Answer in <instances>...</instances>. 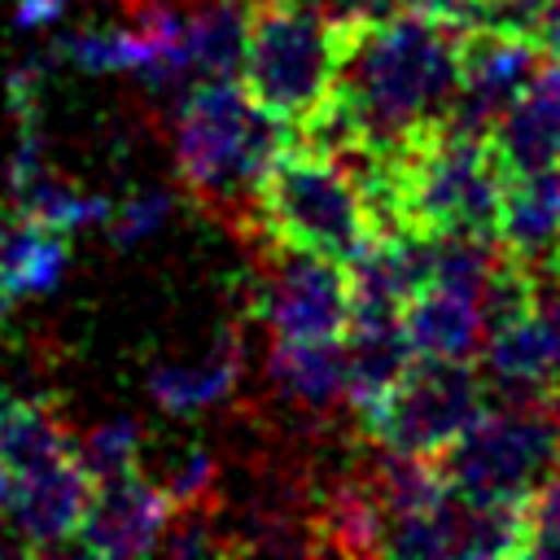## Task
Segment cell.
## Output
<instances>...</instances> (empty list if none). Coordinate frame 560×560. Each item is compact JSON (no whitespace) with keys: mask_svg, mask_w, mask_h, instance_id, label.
<instances>
[{"mask_svg":"<svg viewBox=\"0 0 560 560\" xmlns=\"http://www.w3.org/2000/svg\"><path fill=\"white\" fill-rule=\"evenodd\" d=\"M455 92L459 31L402 9L354 35L337 92L293 136L337 158L389 153L420 131L451 122Z\"/></svg>","mask_w":560,"mask_h":560,"instance_id":"cell-1","label":"cell"},{"mask_svg":"<svg viewBox=\"0 0 560 560\" xmlns=\"http://www.w3.org/2000/svg\"><path fill=\"white\" fill-rule=\"evenodd\" d=\"M289 140V127L262 114L241 79H201L175 105L179 188L245 245L258 236V179Z\"/></svg>","mask_w":560,"mask_h":560,"instance_id":"cell-2","label":"cell"},{"mask_svg":"<svg viewBox=\"0 0 560 560\" xmlns=\"http://www.w3.org/2000/svg\"><path fill=\"white\" fill-rule=\"evenodd\" d=\"M258 236L350 267L381 241V228L350 166L289 136L258 179Z\"/></svg>","mask_w":560,"mask_h":560,"instance_id":"cell-3","label":"cell"},{"mask_svg":"<svg viewBox=\"0 0 560 560\" xmlns=\"http://www.w3.org/2000/svg\"><path fill=\"white\" fill-rule=\"evenodd\" d=\"M245 9L249 31L236 79L249 92V101L276 122H284L293 136L337 92L341 66L363 26H346L315 9L276 0H245Z\"/></svg>","mask_w":560,"mask_h":560,"instance_id":"cell-4","label":"cell"},{"mask_svg":"<svg viewBox=\"0 0 560 560\" xmlns=\"http://www.w3.org/2000/svg\"><path fill=\"white\" fill-rule=\"evenodd\" d=\"M442 481L477 503H529L560 468V424L547 398L486 407L438 459Z\"/></svg>","mask_w":560,"mask_h":560,"instance_id":"cell-5","label":"cell"},{"mask_svg":"<svg viewBox=\"0 0 560 560\" xmlns=\"http://www.w3.org/2000/svg\"><path fill=\"white\" fill-rule=\"evenodd\" d=\"M486 411V385L472 359L416 354L402 381L359 420L368 446L438 459Z\"/></svg>","mask_w":560,"mask_h":560,"instance_id":"cell-6","label":"cell"},{"mask_svg":"<svg viewBox=\"0 0 560 560\" xmlns=\"http://www.w3.org/2000/svg\"><path fill=\"white\" fill-rule=\"evenodd\" d=\"M254 249V306L271 337L315 341L350 332V276L341 262L280 241H249Z\"/></svg>","mask_w":560,"mask_h":560,"instance_id":"cell-7","label":"cell"},{"mask_svg":"<svg viewBox=\"0 0 560 560\" xmlns=\"http://www.w3.org/2000/svg\"><path fill=\"white\" fill-rule=\"evenodd\" d=\"M547 66V48L529 31L472 26L459 31V92L451 122L464 131H486L521 96V88Z\"/></svg>","mask_w":560,"mask_h":560,"instance_id":"cell-8","label":"cell"},{"mask_svg":"<svg viewBox=\"0 0 560 560\" xmlns=\"http://www.w3.org/2000/svg\"><path fill=\"white\" fill-rule=\"evenodd\" d=\"M9 503H4V525L13 529V547L22 551H57L74 542L83 512L92 503L96 477L79 459V451L48 459L31 472L9 477Z\"/></svg>","mask_w":560,"mask_h":560,"instance_id":"cell-9","label":"cell"},{"mask_svg":"<svg viewBox=\"0 0 560 560\" xmlns=\"http://www.w3.org/2000/svg\"><path fill=\"white\" fill-rule=\"evenodd\" d=\"M171 512V499L144 468L105 477L92 490L74 547L83 556H149L162 547Z\"/></svg>","mask_w":560,"mask_h":560,"instance_id":"cell-10","label":"cell"},{"mask_svg":"<svg viewBox=\"0 0 560 560\" xmlns=\"http://www.w3.org/2000/svg\"><path fill=\"white\" fill-rule=\"evenodd\" d=\"M486 372L516 398H547L560 389V289L486 337Z\"/></svg>","mask_w":560,"mask_h":560,"instance_id":"cell-11","label":"cell"},{"mask_svg":"<svg viewBox=\"0 0 560 560\" xmlns=\"http://www.w3.org/2000/svg\"><path fill=\"white\" fill-rule=\"evenodd\" d=\"M490 144L508 175L560 166V66H547L521 88V96L490 127Z\"/></svg>","mask_w":560,"mask_h":560,"instance_id":"cell-12","label":"cell"},{"mask_svg":"<svg viewBox=\"0 0 560 560\" xmlns=\"http://www.w3.org/2000/svg\"><path fill=\"white\" fill-rule=\"evenodd\" d=\"M267 385L284 407L311 420L328 416L332 407L346 402V337H315V341L271 337Z\"/></svg>","mask_w":560,"mask_h":560,"instance_id":"cell-13","label":"cell"},{"mask_svg":"<svg viewBox=\"0 0 560 560\" xmlns=\"http://www.w3.org/2000/svg\"><path fill=\"white\" fill-rule=\"evenodd\" d=\"M402 328L411 337V350L429 359H472L486 346L481 298L442 280H429L420 293H411V302L402 306Z\"/></svg>","mask_w":560,"mask_h":560,"instance_id":"cell-14","label":"cell"},{"mask_svg":"<svg viewBox=\"0 0 560 560\" xmlns=\"http://www.w3.org/2000/svg\"><path fill=\"white\" fill-rule=\"evenodd\" d=\"M494 245L516 262H529L538 271L547 267V258L560 245V166L508 175Z\"/></svg>","mask_w":560,"mask_h":560,"instance_id":"cell-15","label":"cell"},{"mask_svg":"<svg viewBox=\"0 0 560 560\" xmlns=\"http://www.w3.org/2000/svg\"><path fill=\"white\" fill-rule=\"evenodd\" d=\"M416 350L402 319H354L346 332V411L354 424L402 381Z\"/></svg>","mask_w":560,"mask_h":560,"instance_id":"cell-16","label":"cell"},{"mask_svg":"<svg viewBox=\"0 0 560 560\" xmlns=\"http://www.w3.org/2000/svg\"><path fill=\"white\" fill-rule=\"evenodd\" d=\"M245 376V341L236 328H223L201 363H171L149 372V394L171 416H197L228 402Z\"/></svg>","mask_w":560,"mask_h":560,"instance_id":"cell-17","label":"cell"},{"mask_svg":"<svg viewBox=\"0 0 560 560\" xmlns=\"http://www.w3.org/2000/svg\"><path fill=\"white\" fill-rule=\"evenodd\" d=\"M18 214V210H13ZM70 262L66 232L44 228L35 219H13V228L0 241V315L26 298L48 293Z\"/></svg>","mask_w":560,"mask_h":560,"instance_id":"cell-18","label":"cell"},{"mask_svg":"<svg viewBox=\"0 0 560 560\" xmlns=\"http://www.w3.org/2000/svg\"><path fill=\"white\" fill-rule=\"evenodd\" d=\"M70 451H79V438L57 398H13L9 416L0 420V468L9 477L31 472Z\"/></svg>","mask_w":560,"mask_h":560,"instance_id":"cell-19","label":"cell"},{"mask_svg":"<svg viewBox=\"0 0 560 560\" xmlns=\"http://www.w3.org/2000/svg\"><path fill=\"white\" fill-rule=\"evenodd\" d=\"M57 52L66 61H74L88 74H105V70H136L144 74L158 57V35L140 22L131 26H109V31H74L57 44Z\"/></svg>","mask_w":560,"mask_h":560,"instance_id":"cell-20","label":"cell"},{"mask_svg":"<svg viewBox=\"0 0 560 560\" xmlns=\"http://www.w3.org/2000/svg\"><path fill=\"white\" fill-rule=\"evenodd\" d=\"M13 210H18L22 219L44 223V228L74 232V228H83V223L109 219L114 201H105V197H88V192H79L74 184L57 179L52 171H39V175L26 179L22 188H13Z\"/></svg>","mask_w":560,"mask_h":560,"instance_id":"cell-21","label":"cell"},{"mask_svg":"<svg viewBox=\"0 0 560 560\" xmlns=\"http://www.w3.org/2000/svg\"><path fill=\"white\" fill-rule=\"evenodd\" d=\"M144 446H149L144 429L136 420L118 416V420H105V424H96V429H88L79 438V459L88 464V472L96 481H105V477L140 468L144 464Z\"/></svg>","mask_w":560,"mask_h":560,"instance_id":"cell-22","label":"cell"},{"mask_svg":"<svg viewBox=\"0 0 560 560\" xmlns=\"http://www.w3.org/2000/svg\"><path fill=\"white\" fill-rule=\"evenodd\" d=\"M525 556H560V468L529 499V551Z\"/></svg>","mask_w":560,"mask_h":560,"instance_id":"cell-23","label":"cell"},{"mask_svg":"<svg viewBox=\"0 0 560 560\" xmlns=\"http://www.w3.org/2000/svg\"><path fill=\"white\" fill-rule=\"evenodd\" d=\"M166 210H171V197L166 192H149V197H131L127 206H114L109 210V241L114 245H131V241H140L144 232H153L162 219H166Z\"/></svg>","mask_w":560,"mask_h":560,"instance_id":"cell-24","label":"cell"},{"mask_svg":"<svg viewBox=\"0 0 560 560\" xmlns=\"http://www.w3.org/2000/svg\"><path fill=\"white\" fill-rule=\"evenodd\" d=\"M411 13L429 18V22H442L451 31H472V26H490L494 22V9L499 0H402Z\"/></svg>","mask_w":560,"mask_h":560,"instance_id":"cell-25","label":"cell"},{"mask_svg":"<svg viewBox=\"0 0 560 560\" xmlns=\"http://www.w3.org/2000/svg\"><path fill=\"white\" fill-rule=\"evenodd\" d=\"M61 9H66V0H18L13 22H18L22 31H35V26H48Z\"/></svg>","mask_w":560,"mask_h":560,"instance_id":"cell-26","label":"cell"},{"mask_svg":"<svg viewBox=\"0 0 560 560\" xmlns=\"http://www.w3.org/2000/svg\"><path fill=\"white\" fill-rule=\"evenodd\" d=\"M547 57L560 66V0H547V13H542V31H538Z\"/></svg>","mask_w":560,"mask_h":560,"instance_id":"cell-27","label":"cell"},{"mask_svg":"<svg viewBox=\"0 0 560 560\" xmlns=\"http://www.w3.org/2000/svg\"><path fill=\"white\" fill-rule=\"evenodd\" d=\"M542 276H547V280H551L556 289H560V245H556V254L547 258V267H542Z\"/></svg>","mask_w":560,"mask_h":560,"instance_id":"cell-28","label":"cell"},{"mask_svg":"<svg viewBox=\"0 0 560 560\" xmlns=\"http://www.w3.org/2000/svg\"><path fill=\"white\" fill-rule=\"evenodd\" d=\"M9 486H13V481H9V472L0 468V516H4V503H9Z\"/></svg>","mask_w":560,"mask_h":560,"instance_id":"cell-29","label":"cell"},{"mask_svg":"<svg viewBox=\"0 0 560 560\" xmlns=\"http://www.w3.org/2000/svg\"><path fill=\"white\" fill-rule=\"evenodd\" d=\"M122 4H127V13H131V18H136V13H140V9H149V4H162V0H122Z\"/></svg>","mask_w":560,"mask_h":560,"instance_id":"cell-30","label":"cell"},{"mask_svg":"<svg viewBox=\"0 0 560 560\" xmlns=\"http://www.w3.org/2000/svg\"><path fill=\"white\" fill-rule=\"evenodd\" d=\"M9 407H13V394H9V389H4V385H0V420H4V416H9Z\"/></svg>","mask_w":560,"mask_h":560,"instance_id":"cell-31","label":"cell"},{"mask_svg":"<svg viewBox=\"0 0 560 560\" xmlns=\"http://www.w3.org/2000/svg\"><path fill=\"white\" fill-rule=\"evenodd\" d=\"M13 219H18V214H13ZM13 219H9V214H0V241H4V232L13 228Z\"/></svg>","mask_w":560,"mask_h":560,"instance_id":"cell-32","label":"cell"}]
</instances>
